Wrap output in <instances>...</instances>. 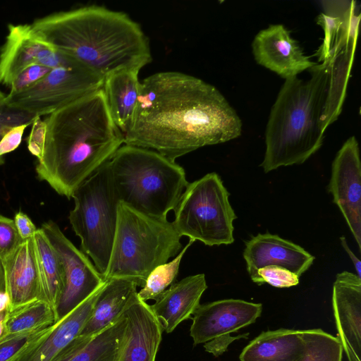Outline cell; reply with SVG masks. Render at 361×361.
I'll return each instance as SVG.
<instances>
[{
  "instance_id": "obj_31",
  "label": "cell",
  "mask_w": 361,
  "mask_h": 361,
  "mask_svg": "<svg viewBox=\"0 0 361 361\" xmlns=\"http://www.w3.org/2000/svg\"><path fill=\"white\" fill-rule=\"evenodd\" d=\"M52 68L34 64L23 70L12 82L8 95L18 94L42 79Z\"/></svg>"
},
{
  "instance_id": "obj_25",
  "label": "cell",
  "mask_w": 361,
  "mask_h": 361,
  "mask_svg": "<svg viewBox=\"0 0 361 361\" xmlns=\"http://www.w3.org/2000/svg\"><path fill=\"white\" fill-rule=\"evenodd\" d=\"M37 269L40 281V298L54 310L62 288V275L56 254L41 228L33 237Z\"/></svg>"
},
{
  "instance_id": "obj_7",
  "label": "cell",
  "mask_w": 361,
  "mask_h": 361,
  "mask_svg": "<svg viewBox=\"0 0 361 361\" xmlns=\"http://www.w3.org/2000/svg\"><path fill=\"white\" fill-rule=\"evenodd\" d=\"M72 198L75 205L69 214L70 224L80 239L82 251L91 257L104 277L111 253L120 202L107 162L75 190Z\"/></svg>"
},
{
  "instance_id": "obj_38",
  "label": "cell",
  "mask_w": 361,
  "mask_h": 361,
  "mask_svg": "<svg viewBox=\"0 0 361 361\" xmlns=\"http://www.w3.org/2000/svg\"><path fill=\"white\" fill-rule=\"evenodd\" d=\"M9 297L5 287L0 289V312L9 310Z\"/></svg>"
},
{
  "instance_id": "obj_27",
  "label": "cell",
  "mask_w": 361,
  "mask_h": 361,
  "mask_svg": "<svg viewBox=\"0 0 361 361\" xmlns=\"http://www.w3.org/2000/svg\"><path fill=\"white\" fill-rule=\"evenodd\" d=\"M54 323L55 313L51 306L36 300L8 311L5 336L50 326Z\"/></svg>"
},
{
  "instance_id": "obj_2",
  "label": "cell",
  "mask_w": 361,
  "mask_h": 361,
  "mask_svg": "<svg viewBox=\"0 0 361 361\" xmlns=\"http://www.w3.org/2000/svg\"><path fill=\"white\" fill-rule=\"evenodd\" d=\"M46 135L35 171L68 199L124 144L102 89L83 97L44 119Z\"/></svg>"
},
{
  "instance_id": "obj_28",
  "label": "cell",
  "mask_w": 361,
  "mask_h": 361,
  "mask_svg": "<svg viewBox=\"0 0 361 361\" xmlns=\"http://www.w3.org/2000/svg\"><path fill=\"white\" fill-rule=\"evenodd\" d=\"M195 241L190 239L181 251L171 261L154 268L147 276L144 286L137 292L140 300H156L175 281L183 255Z\"/></svg>"
},
{
  "instance_id": "obj_19",
  "label": "cell",
  "mask_w": 361,
  "mask_h": 361,
  "mask_svg": "<svg viewBox=\"0 0 361 361\" xmlns=\"http://www.w3.org/2000/svg\"><path fill=\"white\" fill-rule=\"evenodd\" d=\"M103 286L66 317L50 326L44 334L13 361H54L80 334L91 315L94 302Z\"/></svg>"
},
{
  "instance_id": "obj_9",
  "label": "cell",
  "mask_w": 361,
  "mask_h": 361,
  "mask_svg": "<svg viewBox=\"0 0 361 361\" xmlns=\"http://www.w3.org/2000/svg\"><path fill=\"white\" fill-rule=\"evenodd\" d=\"M104 79L78 62L52 68L27 89L6 94L5 105L35 116L55 111L103 87Z\"/></svg>"
},
{
  "instance_id": "obj_39",
  "label": "cell",
  "mask_w": 361,
  "mask_h": 361,
  "mask_svg": "<svg viewBox=\"0 0 361 361\" xmlns=\"http://www.w3.org/2000/svg\"><path fill=\"white\" fill-rule=\"evenodd\" d=\"M8 311L6 310L0 312V341L6 335V322Z\"/></svg>"
},
{
  "instance_id": "obj_15",
  "label": "cell",
  "mask_w": 361,
  "mask_h": 361,
  "mask_svg": "<svg viewBox=\"0 0 361 361\" xmlns=\"http://www.w3.org/2000/svg\"><path fill=\"white\" fill-rule=\"evenodd\" d=\"M256 62L285 80L310 69L316 63L305 55L289 31L281 24L260 30L252 43Z\"/></svg>"
},
{
  "instance_id": "obj_33",
  "label": "cell",
  "mask_w": 361,
  "mask_h": 361,
  "mask_svg": "<svg viewBox=\"0 0 361 361\" xmlns=\"http://www.w3.org/2000/svg\"><path fill=\"white\" fill-rule=\"evenodd\" d=\"M22 241L13 219L0 215V259H6Z\"/></svg>"
},
{
  "instance_id": "obj_10",
  "label": "cell",
  "mask_w": 361,
  "mask_h": 361,
  "mask_svg": "<svg viewBox=\"0 0 361 361\" xmlns=\"http://www.w3.org/2000/svg\"><path fill=\"white\" fill-rule=\"evenodd\" d=\"M339 340L320 329L262 332L246 345L240 361H341Z\"/></svg>"
},
{
  "instance_id": "obj_26",
  "label": "cell",
  "mask_w": 361,
  "mask_h": 361,
  "mask_svg": "<svg viewBox=\"0 0 361 361\" xmlns=\"http://www.w3.org/2000/svg\"><path fill=\"white\" fill-rule=\"evenodd\" d=\"M355 49L344 48L337 52L332 60L327 99L322 117L324 131L338 118L341 113Z\"/></svg>"
},
{
  "instance_id": "obj_4",
  "label": "cell",
  "mask_w": 361,
  "mask_h": 361,
  "mask_svg": "<svg viewBox=\"0 0 361 361\" xmlns=\"http://www.w3.org/2000/svg\"><path fill=\"white\" fill-rule=\"evenodd\" d=\"M334 57L309 69L306 80H285L269 116L266 149L260 164L265 173L301 164L322 147V117L326 105Z\"/></svg>"
},
{
  "instance_id": "obj_16",
  "label": "cell",
  "mask_w": 361,
  "mask_h": 361,
  "mask_svg": "<svg viewBox=\"0 0 361 361\" xmlns=\"http://www.w3.org/2000/svg\"><path fill=\"white\" fill-rule=\"evenodd\" d=\"M332 307L336 338L348 361H361V278L347 271L337 274Z\"/></svg>"
},
{
  "instance_id": "obj_40",
  "label": "cell",
  "mask_w": 361,
  "mask_h": 361,
  "mask_svg": "<svg viewBox=\"0 0 361 361\" xmlns=\"http://www.w3.org/2000/svg\"><path fill=\"white\" fill-rule=\"evenodd\" d=\"M5 287L2 261L0 259V289Z\"/></svg>"
},
{
  "instance_id": "obj_12",
  "label": "cell",
  "mask_w": 361,
  "mask_h": 361,
  "mask_svg": "<svg viewBox=\"0 0 361 361\" xmlns=\"http://www.w3.org/2000/svg\"><path fill=\"white\" fill-rule=\"evenodd\" d=\"M262 311V304L238 299L200 304L192 314L190 329L193 344H204L205 351L218 357L234 340L245 337L231 334L254 323Z\"/></svg>"
},
{
  "instance_id": "obj_24",
  "label": "cell",
  "mask_w": 361,
  "mask_h": 361,
  "mask_svg": "<svg viewBox=\"0 0 361 361\" xmlns=\"http://www.w3.org/2000/svg\"><path fill=\"white\" fill-rule=\"evenodd\" d=\"M138 70L119 71L104 79L102 90L111 116L123 134L128 128L140 92Z\"/></svg>"
},
{
  "instance_id": "obj_5",
  "label": "cell",
  "mask_w": 361,
  "mask_h": 361,
  "mask_svg": "<svg viewBox=\"0 0 361 361\" xmlns=\"http://www.w3.org/2000/svg\"><path fill=\"white\" fill-rule=\"evenodd\" d=\"M107 164L119 202L158 219H167L188 184L183 167L142 147L123 144Z\"/></svg>"
},
{
  "instance_id": "obj_8",
  "label": "cell",
  "mask_w": 361,
  "mask_h": 361,
  "mask_svg": "<svg viewBox=\"0 0 361 361\" xmlns=\"http://www.w3.org/2000/svg\"><path fill=\"white\" fill-rule=\"evenodd\" d=\"M229 192L220 176L209 173L188 183L175 208L172 224L182 236L208 246L233 243V221L237 218Z\"/></svg>"
},
{
  "instance_id": "obj_13",
  "label": "cell",
  "mask_w": 361,
  "mask_h": 361,
  "mask_svg": "<svg viewBox=\"0 0 361 361\" xmlns=\"http://www.w3.org/2000/svg\"><path fill=\"white\" fill-rule=\"evenodd\" d=\"M327 190L342 213L360 252L361 164L355 136L349 137L336 154Z\"/></svg>"
},
{
  "instance_id": "obj_35",
  "label": "cell",
  "mask_w": 361,
  "mask_h": 361,
  "mask_svg": "<svg viewBox=\"0 0 361 361\" xmlns=\"http://www.w3.org/2000/svg\"><path fill=\"white\" fill-rule=\"evenodd\" d=\"M30 124H22L8 130L0 141V158L16 149L21 143L25 128Z\"/></svg>"
},
{
  "instance_id": "obj_34",
  "label": "cell",
  "mask_w": 361,
  "mask_h": 361,
  "mask_svg": "<svg viewBox=\"0 0 361 361\" xmlns=\"http://www.w3.org/2000/svg\"><path fill=\"white\" fill-rule=\"evenodd\" d=\"M46 135V123L40 116H36L32 123V128L27 138L29 152L39 159L43 154Z\"/></svg>"
},
{
  "instance_id": "obj_30",
  "label": "cell",
  "mask_w": 361,
  "mask_h": 361,
  "mask_svg": "<svg viewBox=\"0 0 361 361\" xmlns=\"http://www.w3.org/2000/svg\"><path fill=\"white\" fill-rule=\"evenodd\" d=\"M300 276L278 266H267L259 269L252 281L259 286L264 283L276 288H289L298 285Z\"/></svg>"
},
{
  "instance_id": "obj_20",
  "label": "cell",
  "mask_w": 361,
  "mask_h": 361,
  "mask_svg": "<svg viewBox=\"0 0 361 361\" xmlns=\"http://www.w3.org/2000/svg\"><path fill=\"white\" fill-rule=\"evenodd\" d=\"M9 310L40 298V281L32 238L22 240L2 260Z\"/></svg>"
},
{
  "instance_id": "obj_18",
  "label": "cell",
  "mask_w": 361,
  "mask_h": 361,
  "mask_svg": "<svg viewBox=\"0 0 361 361\" xmlns=\"http://www.w3.org/2000/svg\"><path fill=\"white\" fill-rule=\"evenodd\" d=\"M123 313L127 329L118 361H155L163 329L150 305L140 300L137 292Z\"/></svg>"
},
{
  "instance_id": "obj_32",
  "label": "cell",
  "mask_w": 361,
  "mask_h": 361,
  "mask_svg": "<svg viewBox=\"0 0 361 361\" xmlns=\"http://www.w3.org/2000/svg\"><path fill=\"white\" fill-rule=\"evenodd\" d=\"M36 116L25 111L13 109L5 104L0 106V141L13 127L22 124H32ZM4 164V157L0 158V165Z\"/></svg>"
},
{
  "instance_id": "obj_21",
  "label": "cell",
  "mask_w": 361,
  "mask_h": 361,
  "mask_svg": "<svg viewBox=\"0 0 361 361\" xmlns=\"http://www.w3.org/2000/svg\"><path fill=\"white\" fill-rule=\"evenodd\" d=\"M207 288L204 274L187 276L173 283L150 305L163 331L171 333L184 320L191 318Z\"/></svg>"
},
{
  "instance_id": "obj_3",
  "label": "cell",
  "mask_w": 361,
  "mask_h": 361,
  "mask_svg": "<svg viewBox=\"0 0 361 361\" xmlns=\"http://www.w3.org/2000/svg\"><path fill=\"white\" fill-rule=\"evenodd\" d=\"M33 32L56 51L105 79L152 61L149 39L126 13L99 6L54 13L34 20Z\"/></svg>"
},
{
  "instance_id": "obj_41",
  "label": "cell",
  "mask_w": 361,
  "mask_h": 361,
  "mask_svg": "<svg viewBox=\"0 0 361 361\" xmlns=\"http://www.w3.org/2000/svg\"><path fill=\"white\" fill-rule=\"evenodd\" d=\"M6 94L3 93L0 90V106H4L5 104V99Z\"/></svg>"
},
{
  "instance_id": "obj_14",
  "label": "cell",
  "mask_w": 361,
  "mask_h": 361,
  "mask_svg": "<svg viewBox=\"0 0 361 361\" xmlns=\"http://www.w3.org/2000/svg\"><path fill=\"white\" fill-rule=\"evenodd\" d=\"M0 50V84L10 87L25 68L39 64L54 68L75 61L54 49L33 32L31 25L9 24Z\"/></svg>"
},
{
  "instance_id": "obj_22",
  "label": "cell",
  "mask_w": 361,
  "mask_h": 361,
  "mask_svg": "<svg viewBox=\"0 0 361 361\" xmlns=\"http://www.w3.org/2000/svg\"><path fill=\"white\" fill-rule=\"evenodd\" d=\"M124 313L113 324L89 339L74 338L54 361H118L126 339Z\"/></svg>"
},
{
  "instance_id": "obj_37",
  "label": "cell",
  "mask_w": 361,
  "mask_h": 361,
  "mask_svg": "<svg viewBox=\"0 0 361 361\" xmlns=\"http://www.w3.org/2000/svg\"><path fill=\"white\" fill-rule=\"evenodd\" d=\"M340 241H341V246L343 247L344 250L348 255L349 257L350 258V259L355 267V269L356 271V274L357 275V276L361 278V262H360V260L354 255V253L352 252L350 248L348 247V245L346 242V239L345 237L341 236L340 238Z\"/></svg>"
},
{
  "instance_id": "obj_6",
  "label": "cell",
  "mask_w": 361,
  "mask_h": 361,
  "mask_svg": "<svg viewBox=\"0 0 361 361\" xmlns=\"http://www.w3.org/2000/svg\"><path fill=\"white\" fill-rule=\"evenodd\" d=\"M180 238L167 219L148 216L119 202L116 233L104 279H126L142 288L154 268L179 253Z\"/></svg>"
},
{
  "instance_id": "obj_23",
  "label": "cell",
  "mask_w": 361,
  "mask_h": 361,
  "mask_svg": "<svg viewBox=\"0 0 361 361\" xmlns=\"http://www.w3.org/2000/svg\"><path fill=\"white\" fill-rule=\"evenodd\" d=\"M136 284L126 279L106 280L94 302L91 315L78 337L89 339L115 323L123 314Z\"/></svg>"
},
{
  "instance_id": "obj_1",
  "label": "cell",
  "mask_w": 361,
  "mask_h": 361,
  "mask_svg": "<svg viewBox=\"0 0 361 361\" xmlns=\"http://www.w3.org/2000/svg\"><path fill=\"white\" fill-rule=\"evenodd\" d=\"M242 126L214 86L185 73L160 72L140 82L124 144L155 151L175 161L200 147L238 137Z\"/></svg>"
},
{
  "instance_id": "obj_11",
  "label": "cell",
  "mask_w": 361,
  "mask_h": 361,
  "mask_svg": "<svg viewBox=\"0 0 361 361\" xmlns=\"http://www.w3.org/2000/svg\"><path fill=\"white\" fill-rule=\"evenodd\" d=\"M40 228L54 248L61 267L62 288L54 307L56 322L88 298L106 281L88 257L66 238L56 223L49 220Z\"/></svg>"
},
{
  "instance_id": "obj_17",
  "label": "cell",
  "mask_w": 361,
  "mask_h": 361,
  "mask_svg": "<svg viewBox=\"0 0 361 361\" xmlns=\"http://www.w3.org/2000/svg\"><path fill=\"white\" fill-rule=\"evenodd\" d=\"M243 255L252 281L259 269L267 266L283 267L300 276L315 259L300 245L269 233H259L246 242Z\"/></svg>"
},
{
  "instance_id": "obj_29",
  "label": "cell",
  "mask_w": 361,
  "mask_h": 361,
  "mask_svg": "<svg viewBox=\"0 0 361 361\" xmlns=\"http://www.w3.org/2000/svg\"><path fill=\"white\" fill-rule=\"evenodd\" d=\"M49 327L39 328L4 337L0 341V361H13L44 334Z\"/></svg>"
},
{
  "instance_id": "obj_36",
  "label": "cell",
  "mask_w": 361,
  "mask_h": 361,
  "mask_svg": "<svg viewBox=\"0 0 361 361\" xmlns=\"http://www.w3.org/2000/svg\"><path fill=\"white\" fill-rule=\"evenodd\" d=\"M13 221L22 240L32 238L37 229L30 217L20 211L15 214Z\"/></svg>"
}]
</instances>
